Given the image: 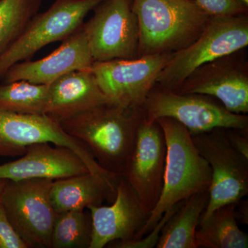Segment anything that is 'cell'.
<instances>
[{"label":"cell","instance_id":"1","mask_svg":"<svg viewBox=\"0 0 248 248\" xmlns=\"http://www.w3.org/2000/svg\"><path fill=\"white\" fill-rule=\"evenodd\" d=\"M144 118L143 108L108 102L60 124L87 146L102 169L120 177L125 173L137 130Z\"/></svg>","mask_w":248,"mask_h":248},{"label":"cell","instance_id":"2","mask_svg":"<svg viewBox=\"0 0 248 248\" xmlns=\"http://www.w3.org/2000/svg\"><path fill=\"white\" fill-rule=\"evenodd\" d=\"M156 121L166 142L162 192L146 224L134 240L151 232L165 213L174 205L196 193L209 190L211 185V169L196 148L187 129L169 117Z\"/></svg>","mask_w":248,"mask_h":248},{"label":"cell","instance_id":"3","mask_svg":"<svg viewBox=\"0 0 248 248\" xmlns=\"http://www.w3.org/2000/svg\"><path fill=\"white\" fill-rule=\"evenodd\" d=\"M138 17V58L174 53L192 44L210 20L194 0H133Z\"/></svg>","mask_w":248,"mask_h":248},{"label":"cell","instance_id":"4","mask_svg":"<svg viewBox=\"0 0 248 248\" xmlns=\"http://www.w3.org/2000/svg\"><path fill=\"white\" fill-rule=\"evenodd\" d=\"M248 45V14L210 17L203 32L192 44L173 53L156 84L175 91L196 68Z\"/></svg>","mask_w":248,"mask_h":248},{"label":"cell","instance_id":"5","mask_svg":"<svg viewBox=\"0 0 248 248\" xmlns=\"http://www.w3.org/2000/svg\"><path fill=\"white\" fill-rule=\"evenodd\" d=\"M145 120L169 117L184 125L191 135L214 128H248V117L230 112L219 101L205 94H179L155 84L143 107Z\"/></svg>","mask_w":248,"mask_h":248},{"label":"cell","instance_id":"6","mask_svg":"<svg viewBox=\"0 0 248 248\" xmlns=\"http://www.w3.org/2000/svg\"><path fill=\"white\" fill-rule=\"evenodd\" d=\"M53 180H6L0 203L28 248H50L57 213L50 202Z\"/></svg>","mask_w":248,"mask_h":248},{"label":"cell","instance_id":"7","mask_svg":"<svg viewBox=\"0 0 248 248\" xmlns=\"http://www.w3.org/2000/svg\"><path fill=\"white\" fill-rule=\"evenodd\" d=\"M102 1L56 0L45 12L36 14L22 35L0 54V79L16 63L27 61L44 47L73 35Z\"/></svg>","mask_w":248,"mask_h":248},{"label":"cell","instance_id":"8","mask_svg":"<svg viewBox=\"0 0 248 248\" xmlns=\"http://www.w3.org/2000/svg\"><path fill=\"white\" fill-rule=\"evenodd\" d=\"M191 136L212 171L208 203L201 218L202 221L215 209L236 203L248 195V159L231 146L225 128H214Z\"/></svg>","mask_w":248,"mask_h":248},{"label":"cell","instance_id":"9","mask_svg":"<svg viewBox=\"0 0 248 248\" xmlns=\"http://www.w3.org/2000/svg\"><path fill=\"white\" fill-rule=\"evenodd\" d=\"M83 24L94 62L138 58L139 24L133 0H104Z\"/></svg>","mask_w":248,"mask_h":248},{"label":"cell","instance_id":"10","mask_svg":"<svg viewBox=\"0 0 248 248\" xmlns=\"http://www.w3.org/2000/svg\"><path fill=\"white\" fill-rule=\"evenodd\" d=\"M36 143L65 147L78 155L90 172L117 177L102 169L84 143L45 114L22 115L0 111V156H20L27 146Z\"/></svg>","mask_w":248,"mask_h":248},{"label":"cell","instance_id":"11","mask_svg":"<svg viewBox=\"0 0 248 248\" xmlns=\"http://www.w3.org/2000/svg\"><path fill=\"white\" fill-rule=\"evenodd\" d=\"M172 55L158 54L131 60L94 62L91 70L110 102L143 108L147 96Z\"/></svg>","mask_w":248,"mask_h":248},{"label":"cell","instance_id":"12","mask_svg":"<svg viewBox=\"0 0 248 248\" xmlns=\"http://www.w3.org/2000/svg\"><path fill=\"white\" fill-rule=\"evenodd\" d=\"M244 49L196 68L174 92L210 96L230 112L246 115L248 112V62Z\"/></svg>","mask_w":248,"mask_h":248},{"label":"cell","instance_id":"13","mask_svg":"<svg viewBox=\"0 0 248 248\" xmlns=\"http://www.w3.org/2000/svg\"><path fill=\"white\" fill-rule=\"evenodd\" d=\"M166 159L164 131L157 121L143 119L123 177L133 187L143 210L151 215L162 192Z\"/></svg>","mask_w":248,"mask_h":248},{"label":"cell","instance_id":"14","mask_svg":"<svg viewBox=\"0 0 248 248\" xmlns=\"http://www.w3.org/2000/svg\"><path fill=\"white\" fill-rule=\"evenodd\" d=\"M117 194L110 206H90L92 234L89 248H103L118 241H133L146 224L149 214L143 210L140 199L127 179L120 176Z\"/></svg>","mask_w":248,"mask_h":248},{"label":"cell","instance_id":"15","mask_svg":"<svg viewBox=\"0 0 248 248\" xmlns=\"http://www.w3.org/2000/svg\"><path fill=\"white\" fill-rule=\"evenodd\" d=\"M94 62L82 24L45 58L19 62L11 66L3 77V82L27 81L50 85L67 73L91 68Z\"/></svg>","mask_w":248,"mask_h":248},{"label":"cell","instance_id":"16","mask_svg":"<svg viewBox=\"0 0 248 248\" xmlns=\"http://www.w3.org/2000/svg\"><path fill=\"white\" fill-rule=\"evenodd\" d=\"M90 172L78 155L65 147L49 143L29 145L20 159L0 166V179L58 180Z\"/></svg>","mask_w":248,"mask_h":248},{"label":"cell","instance_id":"17","mask_svg":"<svg viewBox=\"0 0 248 248\" xmlns=\"http://www.w3.org/2000/svg\"><path fill=\"white\" fill-rule=\"evenodd\" d=\"M108 102L110 101L91 68L79 70L50 84V100L45 115L60 124Z\"/></svg>","mask_w":248,"mask_h":248},{"label":"cell","instance_id":"18","mask_svg":"<svg viewBox=\"0 0 248 248\" xmlns=\"http://www.w3.org/2000/svg\"><path fill=\"white\" fill-rule=\"evenodd\" d=\"M119 177L88 172L53 181L50 198L55 213L85 210L104 202L112 203Z\"/></svg>","mask_w":248,"mask_h":248},{"label":"cell","instance_id":"19","mask_svg":"<svg viewBox=\"0 0 248 248\" xmlns=\"http://www.w3.org/2000/svg\"><path fill=\"white\" fill-rule=\"evenodd\" d=\"M209 190L198 192L182 201L160 232L157 248H198L197 227L208 205Z\"/></svg>","mask_w":248,"mask_h":248},{"label":"cell","instance_id":"20","mask_svg":"<svg viewBox=\"0 0 248 248\" xmlns=\"http://www.w3.org/2000/svg\"><path fill=\"white\" fill-rule=\"evenodd\" d=\"M198 227L195 238L199 248H248V234L238 225L235 203L215 209Z\"/></svg>","mask_w":248,"mask_h":248},{"label":"cell","instance_id":"21","mask_svg":"<svg viewBox=\"0 0 248 248\" xmlns=\"http://www.w3.org/2000/svg\"><path fill=\"white\" fill-rule=\"evenodd\" d=\"M50 85L27 81L0 84V111L22 115H44L48 110Z\"/></svg>","mask_w":248,"mask_h":248},{"label":"cell","instance_id":"22","mask_svg":"<svg viewBox=\"0 0 248 248\" xmlns=\"http://www.w3.org/2000/svg\"><path fill=\"white\" fill-rule=\"evenodd\" d=\"M92 234L91 214L85 210L57 213L52 231L51 248H89Z\"/></svg>","mask_w":248,"mask_h":248},{"label":"cell","instance_id":"23","mask_svg":"<svg viewBox=\"0 0 248 248\" xmlns=\"http://www.w3.org/2000/svg\"><path fill=\"white\" fill-rule=\"evenodd\" d=\"M41 4L42 0H0V54L22 35Z\"/></svg>","mask_w":248,"mask_h":248},{"label":"cell","instance_id":"24","mask_svg":"<svg viewBox=\"0 0 248 248\" xmlns=\"http://www.w3.org/2000/svg\"><path fill=\"white\" fill-rule=\"evenodd\" d=\"M210 17H229L248 14V8L236 0H194Z\"/></svg>","mask_w":248,"mask_h":248},{"label":"cell","instance_id":"25","mask_svg":"<svg viewBox=\"0 0 248 248\" xmlns=\"http://www.w3.org/2000/svg\"><path fill=\"white\" fill-rule=\"evenodd\" d=\"M0 248H29L14 229L0 203Z\"/></svg>","mask_w":248,"mask_h":248},{"label":"cell","instance_id":"26","mask_svg":"<svg viewBox=\"0 0 248 248\" xmlns=\"http://www.w3.org/2000/svg\"><path fill=\"white\" fill-rule=\"evenodd\" d=\"M248 128H225L226 138L238 153L248 159Z\"/></svg>","mask_w":248,"mask_h":248},{"label":"cell","instance_id":"27","mask_svg":"<svg viewBox=\"0 0 248 248\" xmlns=\"http://www.w3.org/2000/svg\"><path fill=\"white\" fill-rule=\"evenodd\" d=\"M235 213L236 219L243 224H248V202L247 200H241L235 203Z\"/></svg>","mask_w":248,"mask_h":248},{"label":"cell","instance_id":"28","mask_svg":"<svg viewBox=\"0 0 248 248\" xmlns=\"http://www.w3.org/2000/svg\"><path fill=\"white\" fill-rule=\"evenodd\" d=\"M6 182V180H5V179H0V195H1V192H2L3 189H4Z\"/></svg>","mask_w":248,"mask_h":248},{"label":"cell","instance_id":"29","mask_svg":"<svg viewBox=\"0 0 248 248\" xmlns=\"http://www.w3.org/2000/svg\"><path fill=\"white\" fill-rule=\"evenodd\" d=\"M236 1H239L240 4H242L243 6L248 8V0H236Z\"/></svg>","mask_w":248,"mask_h":248}]
</instances>
